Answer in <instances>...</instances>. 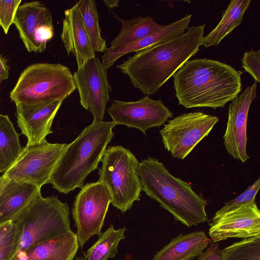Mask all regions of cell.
Segmentation results:
<instances>
[{"label":"cell","instance_id":"obj_1","mask_svg":"<svg viewBox=\"0 0 260 260\" xmlns=\"http://www.w3.org/2000/svg\"><path fill=\"white\" fill-rule=\"evenodd\" d=\"M205 27L193 25L179 36L136 52L116 67L135 88L153 94L199 51Z\"/></svg>","mask_w":260,"mask_h":260},{"label":"cell","instance_id":"obj_2","mask_svg":"<svg viewBox=\"0 0 260 260\" xmlns=\"http://www.w3.org/2000/svg\"><path fill=\"white\" fill-rule=\"evenodd\" d=\"M242 73L216 60H188L173 76L179 104L186 108H223L241 92Z\"/></svg>","mask_w":260,"mask_h":260},{"label":"cell","instance_id":"obj_3","mask_svg":"<svg viewBox=\"0 0 260 260\" xmlns=\"http://www.w3.org/2000/svg\"><path fill=\"white\" fill-rule=\"evenodd\" d=\"M137 172L143 190L188 228L208 221L206 200L190 183L173 176L157 159L148 157L139 162Z\"/></svg>","mask_w":260,"mask_h":260},{"label":"cell","instance_id":"obj_4","mask_svg":"<svg viewBox=\"0 0 260 260\" xmlns=\"http://www.w3.org/2000/svg\"><path fill=\"white\" fill-rule=\"evenodd\" d=\"M113 121L92 122L67 144L50 176L49 183L68 194L84 186L85 178L98 169L108 144L113 137Z\"/></svg>","mask_w":260,"mask_h":260},{"label":"cell","instance_id":"obj_5","mask_svg":"<svg viewBox=\"0 0 260 260\" xmlns=\"http://www.w3.org/2000/svg\"><path fill=\"white\" fill-rule=\"evenodd\" d=\"M76 89L68 67L60 63H36L21 73L10 98L15 104L64 101Z\"/></svg>","mask_w":260,"mask_h":260},{"label":"cell","instance_id":"obj_6","mask_svg":"<svg viewBox=\"0 0 260 260\" xmlns=\"http://www.w3.org/2000/svg\"><path fill=\"white\" fill-rule=\"evenodd\" d=\"M101 161L98 181L108 189L112 205L123 213L140 200L139 162L129 149L119 145L107 148Z\"/></svg>","mask_w":260,"mask_h":260},{"label":"cell","instance_id":"obj_7","mask_svg":"<svg viewBox=\"0 0 260 260\" xmlns=\"http://www.w3.org/2000/svg\"><path fill=\"white\" fill-rule=\"evenodd\" d=\"M69 211L57 196H38L16 221L23 228L18 251L72 231Z\"/></svg>","mask_w":260,"mask_h":260},{"label":"cell","instance_id":"obj_8","mask_svg":"<svg viewBox=\"0 0 260 260\" xmlns=\"http://www.w3.org/2000/svg\"><path fill=\"white\" fill-rule=\"evenodd\" d=\"M217 116L196 111L168 120L159 132L165 149L174 158L184 159L218 122Z\"/></svg>","mask_w":260,"mask_h":260},{"label":"cell","instance_id":"obj_9","mask_svg":"<svg viewBox=\"0 0 260 260\" xmlns=\"http://www.w3.org/2000/svg\"><path fill=\"white\" fill-rule=\"evenodd\" d=\"M67 144L50 143L46 141L22 147L18 157L3 175L8 180L29 183L41 188L49 183Z\"/></svg>","mask_w":260,"mask_h":260},{"label":"cell","instance_id":"obj_10","mask_svg":"<svg viewBox=\"0 0 260 260\" xmlns=\"http://www.w3.org/2000/svg\"><path fill=\"white\" fill-rule=\"evenodd\" d=\"M110 203L108 189L100 181L86 183L81 188L72 210L80 248L92 236L101 234Z\"/></svg>","mask_w":260,"mask_h":260},{"label":"cell","instance_id":"obj_11","mask_svg":"<svg viewBox=\"0 0 260 260\" xmlns=\"http://www.w3.org/2000/svg\"><path fill=\"white\" fill-rule=\"evenodd\" d=\"M107 71L96 56L88 60L73 74L80 103L93 116V122L102 121L112 88L108 82Z\"/></svg>","mask_w":260,"mask_h":260},{"label":"cell","instance_id":"obj_12","mask_svg":"<svg viewBox=\"0 0 260 260\" xmlns=\"http://www.w3.org/2000/svg\"><path fill=\"white\" fill-rule=\"evenodd\" d=\"M107 111L115 125L137 128L145 135L148 129L160 127L173 117L161 99L152 100L148 95L134 102L113 100Z\"/></svg>","mask_w":260,"mask_h":260},{"label":"cell","instance_id":"obj_13","mask_svg":"<svg viewBox=\"0 0 260 260\" xmlns=\"http://www.w3.org/2000/svg\"><path fill=\"white\" fill-rule=\"evenodd\" d=\"M13 23L26 50L30 52L45 51L47 42L54 36L51 13L38 1L20 5Z\"/></svg>","mask_w":260,"mask_h":260},{"label":"cell","instance_id":"obj_14","mask_svg":"<svg viewBox=\"0 0 260 260\" xmlns=\"http://www.w3.org/2000/svg\"><path fill=\"white\" fill-rule=\"evenodd\" d=\"M257 83L248 86L230 104L223 144L228 153L245 163L249 156L246 150L247 124L250 105L256 98Z\"/></svg>","mask_w":260,"mask_h":260},{"label":"cell","instance_id":"obj_15","mask_svg":"<svg viewBox=\"0 0 260 260\" xmlns=\"http://www.w3.org/2000/svg\"><path fill=\"white\" fill-rule=\"evenodd\" d=\"M209 235L214 242L231 238L246 239L260 235V211L256 202L243 205L214 216Z\"/></svg>","mask_w":260,"mask_h":260},{"label":"cell","instance_id":"obj_16","mask_svg":"<svg viewBox=\"0 0 260 260\" xmlns=\"http://www.w3.org/2000/svg\"><path fill=\"white\" fill-rule=\"evenodd\" d=\"M63 101L15 104L18 126L27 138L26 145L46 141V136L52 133V122Z\"/></svg>","mask_w":260,"mask_h":260},{"label":"cell","instance_id":"obj_17","mask_svg":"<svg viewBox=\"0 0 260 260\" xmlns=\"http://www.w3.org/2000/svg\"><path fill=\"white\" fill-rule=\"evenodd\" d=\"M60 38L68 54L75 56L78 69L95 56L76 5L66 10Z\"/></svg>","mask_w":260,"mask_h":260},{"label":"cell","instance_id":"obj_18","mask_svg":"<svg viewBox=\"0 0 260 260\" xmlns=\"http://www.w3.org/2000/svg\"><path fill=\"white\" fill-rule=\"evenodd\" d=\"M191 15L166 25L156 32L145 38L115 48H108L102 56V62L105 70L112 66L118 59L131 52H137L148 47L160 44L183 34L188 29Z\"/></svg>","mask_w":260,"mask_h":260},{"label":"cell","instance_id":"obj_19","mask_svg":"<svg viewBox=\"0 0 260 260\" xmlns=\"http://www.w3.org/2000/svg\"><path fill=\"white\" fill-rule=\"evenodd\" d=\"M41 188L33 184L7 179L0 193V224L16 221L41 194Z\"/></svg>","mask_w":260,"mask_h":260},{"label":"cell","instance_id":"obj_20","mask_svg":"<svg viewBox=\"0 0 260 260\" xmlns=\"http://www.w3.org/2000/svg\"><path fill=\"white\" fill-rule=\"evenodd\" d=\"M79 248L72 231L18 251L12 260H73Z\"/></svg>","mask_w":260,"mask_h":260},{"label":"cell","instance_id":"obj_21","mask_svg":"<svg viewBox=\"0 0 260 260\" xmlns=\"http://www.w3.org/2000/svg\"><path fill=\"white\" fill-rule=\"evenodd\" d=\"M210 242L203 231L180 234L157 251L152 260H190L198 257Z\"/></svg>","mask_w":260,"mask_h":260},{"label":"cell","instance_id":"obj_22","mask_svg":"<svg viewBox=\"0 0 260 260\" xmlns=\"http://www.w3.org/2000/svg\"><path fill=\"white\" fill-rule=\"evenodd\" d=\"M251 0H232L222 13L221 19L217 26L204 37L201 45L207 48L218 45L220 42L243 20Z\"/></svg>","mask_w":260,"mask_h":260},{"label":"cell","instance_id":"obj_23","mask_svg":"<svg viewBox=\"0 0 260 260\" xmlns=\"http://www.w3.org/2000/svg\"><path fill=\"white\" fill-rule=\"evenodd\" d=\"M114 15L121 22V28L118 35L110 42V48L137 41L156 32L165 26L157 23L152 17L140 16L125 20Z\"/></svg>","mask_w":260,"mask_h":260},{"label":"cell","instance_id":"obj_24","mask_svg":"<svg viewBox=\"0 0 260 260\" xmlns=\"http://www.w3.org/2000/svg\"><path fill=\"white\" fill-rule=\"evenodd\" d=\"M21 149L18 134L9 117L0 114V173L10 167Z\"/></svg>","mask_w":260,"mask_h":260},{"label":"cell","instance_id":"obj_25","mask_svg":"<svg viewBox=\"0 0 260 260\" xmlns=\"http://www.w3.org/2000/svg\"><path fill=\"white\" fill-rule=\"evenodd\" d=\"M79 12L84 28L95 52H105L108 48L101 36L99 15L94 0H81L75 4Z\"/></svg>","mask_w":260,"mask_h":260},{"label":"cell","instance_id":"obj_26","mask_svg":"<svg viewBox=\"0 0 260 260\" xmlns=\"http://www.w3.org/2000/svg\"><path fill=\"white\" fill-rule=\"evenodd\" d=\"M124 227L116 230L113 225L99 236L98 240L84 254V260H107L117 253L118 245L125 238Z\"/></svg>","mask_w":260,"mask_h":260},{"label":"cell","instance_id":"obj_27","mask_svg":"<svg viewBox=\"0 0 260 260\" xmlns=\"http://www.w3.org/2000/svg\"><path fill=\"white\" fill-rule=\"evenodd\" d=\"M221 251L220 260H260V235L243 239Z\"/></svg>","mask_w":260,"mask_h":260},{"label":"cell","instance_id":"obj_28","mask_svg":"<svg viewBox=\"0 0 260 260\" xmlns=\"http://www.w3.org/2000/svg\"><path fill=\"white\" fill-rule=\"evenodd\" d=\"M260 187V178H258L252 184L236 198L224 203V205L215 214L219 216L231 211L243 205L255 202L256 195Z\"/></svg>","mask_w":260,"mask_h":260},{"label":"cell","instance_id":"obj_29","mask_svg":"<svg viewBox=\"0 0 260 260\" xmlns=\"http://www.w3.org/2000/svg\"><path fill=\"white\" fill-rule=\"evenodd\" d=\"M21 2V0H0V26L6 34H8L10 26L13 23Z\"/></svg>","mask_w":260,"mask_h":260},{"label":"cell","instance_id":"obj_30","mask_svg":"<svg viewBox=\"0 0 260 260\" xmlns=\"http://www.w3.org/2000/svg\"><path fill=\"white\" fill-rule=\"evenodd\" d=\"M242 67L253 78L255 82H260V50L245 51L241 58Z\"/></svg>","mask_w":260,"mask_h":260},{"label":"cell","instance_id":"obj_31","mask_svg":"<svg viewBox=\"0 0 260 260\" xmlns=\"http://www.w3.org/2000/svg\"><path fill=\"white\" fill-rule=\"evenodd\" d=\"M22 228V224L18 221H9L0 224V245L19 242Z\"/></svg>","mask_w":260,"mask_h":260},{"label":"cell","instance_id":"obj_32","mask_svg":"<svg viewBox=\"0 0 260 260\" xmlns=\"http://www.w3.org/2000/svg\"><path fill=\"white\" fill-rule=\"evenodd\" d=\"M221 256L222 251L219 244L211 242L210 246L196 260H220Z\"/></svg>","mask_w":260,"mask_h":260},{"label":"cell","instance_id":"obj_33","mask_svg":"<svg viewBox=\"0 0 260 260\" xmlns=\"http://www.w3.org/2000/svg\"><path fill=\"white\" fill-rule=\"evenodd\" d=\"M19 242L0 245V260H12L18 251Z\"/></svg>","mask_w":260,"mask_h":260},{"label":"cell","instance_id":"obj_34","mask_svg":"<svg viewBox=\"0 0 260 260\" xmlns=\"http://www.w3.org/2000/svg\"><path fill=\"white\" fill-rule=\"evenodd\" d=\"M10 68L7 60L0 54V84L9 78Z\"/></svg>","mask_w":260,"mask_h":260},{"label":"cell","instance_id":"obj_35","mask_svg":"<svg viewBox=\"0 0 260 260\" xmlns=\"http://www.w3.org/2000/svg\"><path fill=\"white\" fill-rule=\"evenodd\" d=\"M105 5L109 9H113L118 7L119 5V0H104Z\"/></svg>","mask_w":260,"mask_h":260},{"label":"cell","instance_id":"obj_36","mask_svg":"<svg viewBox=\"0 0 260 260\" xmlns=\"http://www.w3.org/2000/svg\"><path fill=\"white\" fill-rule=\"evenodd\" d=\"M7 181V179L5 178L3 175L0 177V193Z\"/></svg>","mask_w":260,"mask_h":260},{"label":"cell","instance_id":"obj_37","mask_svg":"<svg viewBox=\"0 0 260 260\" xmlns=\"http://www.w3.org/2000/svg\"><path fill=\"white\" fill-rule=\"evenodd\" d=\"M76 260H84L83 258L77 257Z\"/></svg>","mask_w":260,"mask_h":260}]
</instances>
